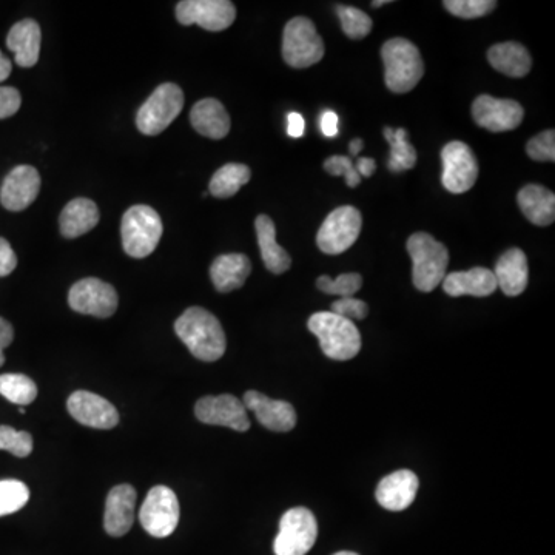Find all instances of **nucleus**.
I'll use <instances>...</instances> for the list:
<instances>
[{"instance_id": "ddd939ff", "label": "nucleus", "mask_w": 555, "mask_h": 555, "mask_svg": "<svg viewBox=\"0 0 555 555\" xmlns=\"http://www.w3.org/2000/svg\"><path fill=\"white\" fill-rule=\"evenodd\" d=\"M176 17L182 25L222 31L235 22L236 8L229 0H182L176 7Z\"/></svg>"}, {"instance_id": "1a4fd4ad", "label": "nucleus", "mask_w": 555, "mask_h": 555, "mask_svg": "<svg viewBox=\"0 0 555 555\" xmlns=\"http://www.w3.org/2000/svg\"><path fill=\"white\" fill-rule=\"evenodd\" d=\"M139 522L156 539L172 535L179 523V502L175 492L167 486L150 489L139 511Z\"/></svg>"}, {"instance_id": "9d476101", "label": "nucleus", "mask_w": 555, "mask_h": 555, "mask_svg": "<svg viewBox=\"0 0 555 555\" xmlns=\"http://www.w3.org/2000/svg\"><path fill=\"white\" fill-rule=\"evenodd\" d=\"M361 226L363 219L355 207H338L324 219L317 235L318 247L327 255H340L354 246L360 236Z\"/></svg>"}, {"instance_id": "79ce46f5", "label": "nucleus", "mask_w": 555, "mask_h": 555, "mask_svg": "<svg viewBox=\"0 0 555 555\" xmlns=\"http://www.w3.org/2000/svg\"><path fill=\"white\" fill-rule=\"evenodd\" d=\"M17 256L7 239L0 238V278L16 270Z\"/></svg>"}, {"instance_id": "6e6552de", "label": "nucleus", "mask_w": 555, "mask_h": 555, "mask_svg": "<svg viewBox=\"0 0 555 555\" xmlns=\"http://www.w3.org/2000/svg\"><path fill=\"white\" fill-rule=\"evenodd\" d=\"M318 537L315 515L307 508L289 509L280 522V532L273 543L275 555H306Z\"/></svg>"}, {"instance_id": "c85d7f7f", "label": "nucleus", "mask_w": 555, "mask_h": 555, "mask_svg": "<svg viewBox=\"0 0 555 555\" xmlns=\"http://www.w3.org/2000/svg\"><path fill=\"white\" fill-rule=\"evenodd\" d=\"M488 59L492 67L509 78H525L531 71L532 59L529 51L517 42H503L489 48Z\"/></svg>"}, {"instance_id": "a878e982", "label": "nucleus", "mask_w": 555, "mask_h": 555, "mask_svg": "<svg viewBox=\"0 0 555 555\" xmlns=\"http://www.w3.org/2000/svg\"><path fill=\"white\" fill-rule=\"evenodd\" d=\"M523 215L535 226H551L555 221V195L543 185L529 184L517 196Z\"/></svg>"}, {"instance_id": "20e7f679", "label": "nucleus", "mask_w": 555, "mask_h": 555, "mask_svg": "<svg viewBox=\"0 0 555 555\" xmlns=\"http://www.w3.org/2000/svg\"><path fill=\"white\" fill-rule=\"evenodd\" d=\"M386 87L397 93H409L417 87L424 74L420 50L407 39H391L381 48Z\"/></svg>"}, {"instance_id": "f3484780", "label": "nucleus", "mask_w": 555, "mask_h": 555, "mask_svg": "<svg viewBox=\"0 0 555 555\" xmlns=\"http://www.w3.org/2000/svg\"><path fill=\"white\" fill-rule=\"evenodd\" d=\"M41 192V175L31 165H17L5 178L0 202L11 212H22L36 201Z\"/></svg>"}, {"instance_id": "f704fd0d", "label": "nucleus", "mask_w": 555, "mask_h": 555, "mask_svg": "<svg viewBox=\"0 0 555 555\" xmlns=\"http://www.w3.org/2000/svg\"><path fill=\"white\" fill-rule=\"evenodd\" d=\"M363 286V278L358 273H343L335 280L323 275L317 280V287L327 295H338L340 298H352Z\"/></svg>"}, {"instance_id": "c9c22d12", "label": "nucleus", "mask_w": 555, "mask_h": 555, "mask_svg": "<svg viewBox=\"0 0 555 555\" xmlns=\"http://www.w3.org/2000/svg\"><path fill=\"white\" fill-rule=\"evenodd\" d=\"M0 451L11 452L19 458L28 457L33 452V437L28 432L0 426Z\"/></svg>"}, {"instance_id": "cd10ccee", "label": "nucleus", "mask_w": 555, "mask_h": 555, "mask_svg": "<svg viewBox=\"0 0 555 555\" xmlns=\"http://www.w3.org/2000/svg\"><path fill=\"white\" fill-rule=\"evenodd\" d=\"M256 236L264 264L275 275L287 272L292 266L289 253L276 241V227L267 215H259L255 221Z\"/></svg>"}, {"instance_id": "6ab92c4d", "label": "nucleus", "mask_w": 555, "mask_h": 555, "mask_svg": "<svg viewBox=\"0 0 555 555\" xmlns=\"http://www.w3.org/2000/svg\"><path fill=\"white\" fill-rule=\"evenodd\" d=\"M418 486H420V481H418L417 475L407 469H401L380 481V485L375 491V497L387 511H404L414 503Z\"/></svg>"}, {"instance_id": "3c124183", "label": "nucleus", "mask_w": 555, "mask_h": 555, "mask_svg": "<svg viewBox=\"0 0 555 555\" xmlns=\"http://www.w3.org/2000/svg\"><path fill=\"white\" fill-rule=\"evenodd\" d=\"M333 555H358V554H355V552L341 551V552H337V554H333Z\"/></svg>"}, {"instance_id": "473e14b6", "label": "nucleus", "mask_w": 555, "mask_h": 555, "mask_svg": "<svg viewBox=\"0 0 555 555\" xmlns=\"http://www.w3.org/2000/svg\"><path fill=\"white\" fill-rule=\"evenodd\" d=\"M30 500V489L19 480L0 481V517L21 511Z\"/></svg>"}, {"instance_id": "9b49d317", "label": "nucleus", "mask_w": 555, "mask_h": 555, "mask_svg": "<svg viewBox=\"0 0 555 555\" xmlns=\"http://www.w3.org/2000/svg\"><path fill=\"white\" fill-rule=\"evenodd\" d=\"M441 161H443L441 182L444 189L460 195L474 187L478 178V164L468 144L461 141L449 142L441 152Z\"/></svg>"}, {"instance_id": "7ed1b4c3", "label": "nucleus", "mask_w": 555, "mask_h": 555, "mask_svg": "<svg viewBox=\"0 0 555 555\" xmlns=\"http://www.w3.org/2000/svg\"><path fill=\"white\" fill-rule=\"evenodd\" d=\"M407 252L412 258V281L420 292H432L443 283L449 266V252L444 244L418 232L407 241Z\"/></svg>"}, {"instance_id": "37998d69", "label": "nucleus", "mask_w": 555, "mask_h": 555, "mask_svg": "<svg viewBox=\"0 0 555 555\" xmlns=\"http://www.w3.org/2000/svg\"><path fill=\"white\" fill-rule=\"evenodd\" d=\"M13 340V326L4 318H0V367L4 366L5 363L4 350L13 343Z\"/></svg>"}, {"instance_id": "f257e3e1", "label": "nucleus", "mask_w": 555, "mask_h": 555, "mask_svg": "<svg viewBox=\"0 0 555 555\" xmlns=\"http://www.w3.org/2000/svg\"><path fill=\"white\" fill-rule=\"evenodd\" d=\"M175 332L193 357L213 363L226 354V333L218 318L202 307H190L176 320Z\"/></svg>"}, {"instance_id": "0eeeda50", "label": "nucleus", "mask_w": 555, "mask_h": 555, "mask_svg": "<svg viewBox=\"0 0 555 555\" xmlns=\"http://www.w3.org/2000/svg\"><path fill=\"white\" fill-rule=\"evenodd\" d=\"M184 107V93L181 87L172 82L159 85L152 96L139 108L136 125L139 132L156 136L169 127Z\"/></svg>"}, {"instance_id": "f03ea898", "label": "nucleus", "mask_w": 555, "mask_h": 555, "mask_svg": "<svg viewBox=\"0 0 555 555\" xmlns=\"http://www.w3.org/2000/svg\"><path fill=\"white\" fill-rule=\"evenodd\" d=\"M307 327L320 340L321 349L330 360H352L360 352L361 335L354 321L332 312H318L309 318Z\"/></svg>"}, {"instance_id": "ea45409f", "label": "nucleus", "mask_w": 555, "mask_h": 555, "mask_svg": "<svg viewBox=\"0 0 555 555\" xmlns=\"http://www.w3.org/2000/svg\"><path fill=\"white\" fill-rule=\"evenodd\" d=\"M332 313L350 321H361L367 317L369 307L364 301L357 300L352 296V298H340V300L335 301L332 304Z\"/></svg>"}, {"instance_id": "09e8293b", "label": "nucleus", "mask_w": 555, "mask_h": 555, "mask_svg": "<svg viewBox=\"0 0 555 555\" xmlns=\"http://www.w3.org/2000/svg\"><path fill=\"white\" fill-rule=\"evenodd\" d=\"M364 142L361 139H354V141L350 142L349 150L352 153V156L360 155L361 150H363Z\"/></svg>"}, {"instance_id": "72a5a7b5", "label": "nucleus", "mask_w": 555, "mask_h": 555, "mask_svg": "<svg viewBox=\"0 0 555 555\" xmlns=\"http://www.w3.org/2000/svg\"><path fill=\"white\" fill-rule=\"evenodd\" d=\"M337 13L340 17L341 27L350 39H363L372 30V19H370L369 14L358 10V8L340 5L337 8Z\"/></svg>"}, {"instance_id": "4be33fe9", "label": "nucleus", "mask_w": 555, "mask_h": 555, "mask_svg": "<svg viewBox=\"0 0 555 555\" xmlns=\"http://www.w3.org/2000/svg\"><path fill=\"white\" fill-rule=\"evenodd\" d=\"M497 287L506 296H518L528 287V258L523 250L509 249L498 259L494 270Z\"/></svg>"}, {"instance_id": "39448f33", "label": "nucleus", "mask_w": 555, "mask_h": 555, "mask_svg": "<svg viewBox=\"0 0 555 555\" xmlns=\"http://www.w3.org/2000/svg\"><path fill=\"white\" fill-rule=\"evenodd\" d=\"M161 216L148 206H133L122 218V246L125 253L132 258H145L152 255L161 241Z\"/></svg>"}, {"instance_id": "4468645a", "label": "nucleus", "mask_w": 555, "mask_h": 555, "mask_svg": "<svg viewBox=\"0 0 555 555\" xmlns=\"http://www.w3.org/2000/svg\"><path fill=\"white\" fill-rule=\"evenodd\" d=\"M472 118L489 132H511L522 124L525 110L517 101L483 95L472 104Z\"/></svg>"}, {"instance_id": "49530a36", "label": "nucleus", "mask_w": 555, "mask_h": 555, "mask_svg": "<svg viewBox=\"0 0 555 555\" xmlns=\"http://www.w3.org/2000/svg\"><path fill=\"white\" fill-rule=\"evenodd\" d=\"M355 169H357L358 175L370 178V176L374 175L375 170H377V164H375L372 158H358Z\"/></svg>"}, {"instance_id": "b1692460", "label": "nucleus", "mask_w": 555, "mask_h": 555, "mask_svg": "<svg viewBox=\"0 0 555 555\" xmlns=\"http://www.w3.org/2000/svg\"><path fill=\"white\" fill-rule=\"evenodd\" d=\"M190 122L199 135L210 139L226 138L230 132V116L218 99L207 98L196 102L190 111Z\"/></svg>"}, {"instance_id": "58836bf2", "label": "nucleus", "mask_w": 555, "mask_h": 555, "mask_svg": "<svg viewBox=\"0 0 555 555\" xmlns=\"http://www.w3.org/2000/svg\"><path fill=\"white\" fill-rule=\"evenodd\" d=\"M324 170L332 176H344L350 189H355L361 182V176L355 169L354 162L347 156H330L324 162Z\"/></svg>"}, {"instance_id": "603ef678", "label": "nucleus", "mask_w": 555, "mask_h": 555, "mask_svg": "<svg viewBox=\"0 0 555 555\" xmlns=\"http://www.w3.org/2000/svg\"><path fill=\"white\" fill-rule=\"evenodd\" d=\"M19 412H21V414H25V407L19 406Z\"/></svg>"}, {"instance_id": "de8ad7c7", "label": "nucleus", "mask_w": 555, "mask_h": 555, "mask_svg": "<svg viewBox=\"0 0 555 555\" xmlns=\"http://www.w3.org/2000/svg\"><path fill=\"white\" fill-rule=\"evenodd\" d=\"M11 70H13V65H11L10 59H8L7 56L0 51V82L8 79V76L11 74Z\"/></svg>"}, {"instance_id": "e433bc0d", "label": "nucleus", "mask_w": 555, "mask_h": 555, "mask_svg": "<svg viewBox=\"0 0 555 555\" xmlns=\"http://www.w3.org/2000/svg\"><path fill=\"white\" fill-rule=\"evenodd\" d=\"M449 13L461 19H477L486 16L497 7L495 0H444Z\"/></svg>"}, {"instance_id": "dca6fc26", "label": "nucleus", "mask_w": 555, "mask_h": 555, "mask_svg": "<svg viewBox=\"0 0 555 555\" xmlns=\"http://www.w3.org/2000/svg\"><path fill=\"white\" fill-rule=\"evenodd\" d=\"M68 412L87 428L113 429L118 426L119 414L110 401L88 391H76L67 401Z\"/></svg>"}, {"instance_id": "a18cd8bd", "label": "nucleus", "mask_w": 555, "mask_h": 555, "mask_svg": "<svg viewBox=\"0 0 555 555\" xmlns=\"http://www.w3.org/2000/svg\"><path fill=\"white\" fill-rule=\"evenodd\" d=\"M304 128H306V122H304L300 113L293 111L287 116V133H289V136L295 139L301 138L304 135Z\"/></svg>"}, {"instance_id": "7c9ffc66", "label": "nucleus", "mask_w": 555, "mask_h": 555, "mask_svg": "<svg viewBox=\"0 0 555 555\" xmlns=\"http://www.w3.org/2000/svg\"><path fill=\"white\" fill-rule=\"evenodd\" d=\"M384 138L391 145V159H389V169L392 172H404V170L414 169L417 164V150L414 145L407 141V132L404 128L392 130L384 128Z\"/></svg>"}, {"instance_id": "a211bd4d", "label": "nucleus", "mask_w": 555, "mask_h": 555, "mask_svg": "<svg viewBox=\"0 0 555 555\" xmlns=\"http://www.w3.org/2000/svg\"><path fill=\"white\" fill-rule=\"evenodd\" d=\"M243 404L247 411H252L256 415V420L269 431L289 432L295 428L296 412L292 404L287 401L272 400L259 392L249 391L244 395Z\"/></svg>"}, {"instance_id": "c03bdc74", "label": "nucleus", "mask_w": 555, "mask_h": 555, "mask_svg": "<svg viewBox=\"0 0 555 555\" xmlns=\"http://www.w3.org/2000/svg\"><path fill=\"white\" fill-rule=\"evenodd\" d=\"M321 132L327 138H335L338 135V116L335 111L327 110L324 111L323 116H321Z\"/></svg>"}, {"instance_id": "393cba45", "label": "nucleus", "mask_w": 555, "mask_h": 555, "mask_svg": "<svg viewBox=\"0 0 555 555\" xmlns=\"http://www.w3.org/2000/svg\"><path fill=\"white\" fill-rule=\"evenodd\" d=\"M250 272H252V264L243 253L218 256L210 267L213 286L222 293L241 289L249 278Z\"/></svg>"}, {"instance_id": "5701e85b", "label": "nucleus", "mask_w": 555, "mask_h": 555, "mask_svg": "<svg viewBox=\"0 0 555 555\" xmlns=\"http://www.w3.org/2000/svg\"><path fill=\"white\" fill-rule=\"evenodd\" d=\"M444 292L449 296H483L492 295L497 287L494 272L485 267H474L468 272H452L444 276Z\"/></svg>"}, {"instance_id": "bb28decb", "label": "nucleus", "mask_w": 555, "mask_h": 555, "mask_svg": "<svg viewBox=\"0 0 555 555\" xmlns=\"http://www.w3.org/2000/svg\"><path fill=\"white\" fill-rule=\"evenodd\" d=\"M99 222V210L95 202L87 198H76L62 210L61 233L68 239L79 238L95 229Z\"/></svg>"}, {"instance_id": "f8f14e48", "label": "nucleus", "mask_w": 555, "mask_h": 555, "mask_svg": "<svg viewBox=\"0 0 555 555\" xmlns=\"http://www.w3.org/2000/svg\"><path fill=\"white\" fill-rule=\"evenodd\" d=\"M68 304L74 312L96 318H110L118 310L115 287L98 278L78 281L68 293Z\"/></svg>"}, {"instance_id": "8fccbe9b", "label": "nucleus", "mask_w": 555, "mask_h": 555, "mask_svg": "<svg viewBox=\"0 0 555 555\" xmlns=\"http://www.w3.org/2000/svg\"><path fill=\"white\" fill-rule=\"evenodd\" d=\"M391 4V0H378V2H372V7H383V5Z\"/></svg>"}, {"instance_id": "c756f323", "label": "nucleus", "mask_w": 555, "mask_h": 555, "mask_svg": "<svg viewBox=\"0 0 555 555\" xmlns=\"http://www.w3.org/2000/svg\"><path fill=\"white\" fill-rule=\"evenodd\" d=\"M252 178V172L244 164H226L213 175L209 192L215 198H232Z\"/></svg>"}, {"instance_id": "412c9836", "label": "nucleus", "mask_w": 555, "mask_h": 555, "mask_svg": "<svg viewBox=\"0 0 555 555\" xmlns=\"http://www.w3.org/2000/svg\"><path fill=\"white\" fill-rule=\"evenodd\" d=\"M41 42V27L33 19L17 22L7 36L8 50L13 51L14 61L22 68H31L37 64Z\"/></svg>"}, {"instance_id": "a19ab883", "label": "nucleus", "mask_w": 555, "mask_h": 555, "mask_svg": "<svg viewBox=\"0 0 555 555\" xmlns=\"http://www.w3.org/2000/svg\"><path fill=\"white\" fill-rule=\"evenodd\" d=\"M21 93L13 87H0V119L11 118L21 108Z\"/></svg>"}, {"instance_id": "aec40b11", "label": "nucleus", "mask_w": 555, "mask_h": 555, "mask_svg": "<svg viewBox=\"0 0 555 555\" xmlns=\"http://www.w3.org/2000/svg\"><path fill=\"white\" fill-rule=\"evenodd\" d=\"M136 491L132 485L111 489L105 503L104 526L111 537H122L135 522Z\"/></svg>"}, {"instance_id": "2eb2a0df", "label": "nucleus", "mask_w": 555, "mask_h": 555, "mask_svg": "<svg viewBox=\"0 0 555 555\" xmlns=\"http://www.w3.org/2000/svg\"><path fill=\"white\" fill-rule=\"evenodd\" d=\"M195 414L201 423L224 426L238 432H247L250 429L246 406L233 395L201 398L196 403Z\"/></svg>"}, {"instance_id": "4c0bfd02", "label": "nucleus", "mask_w": 555, "mask_h": 555, "mask_svg": "<svg viewBox=\"0 0 555 555\" xmlns=\"http://www.w3.org/2000/svg\"><path fill=\"white\" fill-rule=\"evenodd\" d=\"M526 152H528L529 158L534 159V161L545 162V161H555V132L554 130H546V132L540 133L539 136H535L531 141L528 142V147H526Z\"/></svg>"}, {"instance_id": "423d86ee", "label": "nucleus", "mask_w": 555, "mask_h": 555, "mask_svg": "<svg viewBox=\"0 0 555 555\" xmlns=\"http://www.w3.org/2000/svg\"><path fill=\"white\" fill-rule=\"evenodd\" d=\"M324 56V42L307 17H293L283 34V58L292 68H309Z\"/></svg>"}, {"instance_id": "2f4dec72", "label": "nucleus", "mask_w": 555, "mask_h": 555, "mask_svg": "<svg viewBox=\"0 0 555 555\" xmlns=\"http://www.w3.org/2000/svg\"><path fill=\"white\" fill-rule=\"evenodd\" d=\"M0 395L17 406H28L37 397V386L30 377L22 374L0 375Z\"/></svg>"}]
</instances>
